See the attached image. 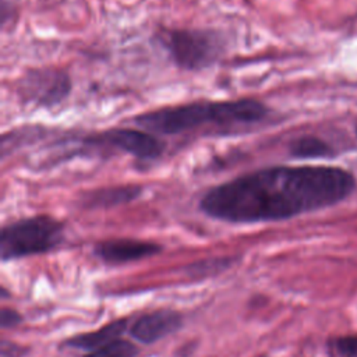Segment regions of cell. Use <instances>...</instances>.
Listing matches in <instances>:
<instances>
[{
    "label": "cell",
    "mask_w": 357,
    "mask_h": 357,
    "mask_svg": "<svg viewBox=\"0 0 357 357\" xmlns=\"http://www.w3.org/2000/svg\"><path fill=\"white\" fill-rule=\"evenodd\" d=\"M162 251V245L138 238H109L95 244L93 254L107 264H126L152 257Z\"/></svg>",
    "instance_id": "cell-7"
},
{
    "label": "cell",
    "mask_w": 357,
    "mask_h": 357,
    "mask_svg": "<svg viewBox=\"0 0 357 357\" xmlns=\"http://www.w3.org/2000/svg\"><path fill=\"white\" fill-rule=\"evenodd\" d=\"M139 184H119L89 190L79 197V205L86 209H107L135 201L142 195Z\"/></svg>",
    "instance_id": "cell-9"
},
{
    "label": "cell",
    "mask_w": 357,
    "mask_h": 357,
    "mask_svg": "<svg viewBox=\"0 0 357 357\" xmlns=\"http://www.w3.org/2000/svg\"><path fill=\"white\" fill-rule=\"evenodd\" d=\"M183 325V315L172 310H159L138 317L130 326L131 336L144 344H152L176 332Z\"/></svg>",
    "instance_id": "cell-8"
},
{
    "label": "cell",
    "mask_w": 357,
    "mask_h": 357,
    "mask_svg": "<svg viewBox=\"0 0 357 357\" xmlns=\"http://www.w3.org/2000/svg\"><path fill=\"white\" fill-rule=\"evenodd\" d=\"M15 93L21 103L35 107H56L73 91L70 73L57 67H35L24 71L15 81Z\"/></svg>",
    "instance_id": "cell-6"
},
{
    "label": "cell",
    "mask_w": 357,
    "mask_h": 357,
    "mask_svg": "<svg viewBox=\"0 0 357 357\" xmlns=\"http://www.w3.org/2000/svg\"><path fill=\"white\" fill-rule=\"evenodd\" d=\"M15 17V6L8 0H1L0 3V22L1 26L6 28L11 18Z\"/></svg>",
    "instance_id": "cell-16"
},
{
    "label": "cell",
    "mask_w": 357,
    "mask_h": 357,
    "mask_svg": "<svg viewBox=\"0 0 357 357\" xmlns=\"http://www.w3.org/2000/svg\"><path fill=\"white\" fill-rule=\"evenodd\" d=\"M351 172L326 165H276L211 187L199 199L206 216L227 223L279 222L333 206L356 190Z\"/></svg>",
    "instance_id": "cell-1"
},
{
    "label": "cell",
    "mask_w": 357,
    "mask_h": 357,
    "mask_svg": "<svg viewBox=\"0 0 357 357\" xmlns=\"http://www.w3.org/2000/svg\"><path fill=\"white\" fill-rule=\"evenodd\" d=\"M356 134H357V127H356Z\"/></svg>",
    "instance_id": "cell-18"
},
{
    "label": "cell",
    "mask_w": 357,
    "mask_h": 357,
    "mask_svg": "<svg viewBox=\"0 0 357 357\" xmlns=\"http://www.w3.org/2000/svg\"><path fill=\"white\" fill-rule=\"evenodd\" d=\"M328 347L339 357H357V333L332 337Z\"/></svg>",
    "instance_id": "cell-14"
},
{
    "label": "cell",
    "mask_w": 357,
    "mask_h": 357,
    "mask_svg": "<svg viewBox=\"0 0 357 357\" xmlns=\"http://www.w3.org/2000/svg\"><path fill=\"white\" fill-rule=\"evenodd\" d=\"M289 155L300 160L328 159L336 155L335 148L325 139L315 135H301L289 142Z\"/></svg>",
    "instance_id": "cell-11"
},
{
    "label": "cell",
    "mask_w": 357,
    "mask_h": 357,
    "mask_svg": "<svg viewBox=\"0 0 357 357\" xmlns=\"http://www.w3.org/2000/svg\"><path fill=\"white\" fill-rule=\"evenodd\" d=\"M152 39L178 70L188 73L213 67L227 50L225 33L212 28L162 26Z\"/></svg>",
    "instance_id": "cell-3"
},
{
    "label": "cell",
    "mask_w": 357,
    "mask_h": 357,
    "mask_svg": "<svg viewBox=\"0 0 357 357\" xmlns=\"http://www.w3.org/2000/svg\"><path fill=\"white\" fill-rule=\"evenodd\" d=\"M269 113V107L255 98L197 100L139 113L132 117V123L160 135H177L202 127H216L225 132L258 124L266 120Z\"/></svg>",
    "instance_id": "cell-2"
},
{
    "label": "cell",
    "mask_w": 357,
    "mask_h": 357,
    "mask_svg": "<svg viewBox=\"0 0 357 357\" xmlns=\"http://www.w3.org/2000/svg\"><path fill=\"white\" fill-rule=\"evenodd\" d=\"M137 353L138 347L134 343L119 337L99 349L89 351L84 357H135Z\"/></svg>",
    "instance_id": "cell-12"
},
{
    "label": "cell",
    "mask_w": 357,
    "mask_h": 357,
    "mask_svg": "<svg viewBox=\"0 0 357 357\" xmlns=\"http://www.w3.org/2000/svg\"><path fill=\"white\" fill-rule=\"evenodd\" d=\"M66 226L50 215H35L10 222L0 231V258L3 262L59 247L64 240Z\"/></svg>",
    "instance_id": "cell-5"
},
{
    "label": "cell",
    "mask_w": 357,
    "mask_h": 357,
    "mask_svg": "<svg viewBox=\"0 0 357 357\" xmlns=\"http://www.w3.org/2000/svg\"><path fill=\"white\" fill-rule=\"evenodd\" d=\"M68 142L73 146L66 152L67 159L77 156L107 159L116 155H128L139 163H153L166 151L163 141L142 128L114 127L68 138Z\"/></svg>",
    "instance_id": "cell-4"
},
{
    "label": "cell",
    "mask_w": 357,
    "mask_h": 357,
    "mask_svg": "<svg viewBox=\"0 0 357 357\" xmlns=\"http://www.w3.org/2000/svg\"><path fill=\"white\" fill-rule=\"evenodd\" d=\"M21 321H22V317L15 310L6 308V307L1 308V311H0V325H1L3 329L17 326Z\"/></svg>",
    "instance_id": "cell-15"
},
{
    "label": "cell",
    "mask_w": 357,
    "mask_h": 357,
    "mask_svg": "<svg viewBox=\"0 0 357 357\" xmlns=\"http://www.w3.org/2000/svg\"><path fill=\"white\" fill-rule=\"evenodd\" d=\"M233 258L229 257H223V258H209L205 261H198L195 264H192L191 266H188V272L197 275V276H204V275H213L218 273L223 269H226L227 266H230L233 264Z\"/></svg>",
    "instance_id": "cell-13"
},
{
    "label": "cell",
    "mask_w": 357,
    "mask_h": 357,
    "mask_svg": "<svg viewBox=\"0 0 357 357\" xmlns=\"http://www.w3.org/2000/svg\"><path fill=\"white\" fill-rule=\"evenodd\" d=\"M127 328H128V318H121V319L109 322L96 331L75 335L67 339L64 342V346L92 351L95 349L105 346L112 340L119 339L123 335V332L127 331Z\"/></svg>",
    "instance_id": "cell-10"
},
{
    "label": "cell",
    "mask_w": 357,
    "mask_h": 357,
    "mask_svg": "<svg viewBox=\"0 0 357 357\" xmlns=\"http://www.w3.org/2000/svg\"><path fill=\"white\" fill-rule=\"evenodd\" d=\"M24 349L18 344L3 342L1 343V357H22Z\"/></svg>",
    "instance_id": "cell-17"
}]
</instances>
